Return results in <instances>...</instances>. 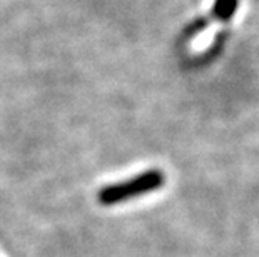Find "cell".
Instances as JSON below:
<instances>
[{
    "mask_svg": "<svg viewBox=\"0 0 259 257\" xmlns=\"http://www.w3.org/2000/svg\"><path fill=\"white\" fill-rule=\"evenodd\" d=\"M238 5H239V0H216L214 9H212V15L218 20L228 22L234 15Z\"/></svg>",
    "mask_w": 259,
    "mask_h": 257,
    "instance_id": "cell-2",
    "label": "cell"
},
{
    "mask_svg": "<svg viewBox=\"0 0 259 257\" xmlns=\"http://www.w3.org/2000/svg\"><path fill=\"white\" fill-rule=\"evenodd\" d=\"M164 182H166L164 172L151 169V171L142 172L134 179L124 180V182L112 184V185H107V187L101 189L97 194V199L102 205L120 204V202H124L127 199H134V197H139V195L154 192V190L161 189Z\"/></svg>",
    "mask_w": 259,
    "mask_h": 257,
    "instance_id": "cell-1",
    "label": "cell"
}]
</instances>
